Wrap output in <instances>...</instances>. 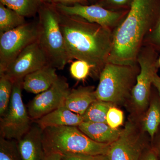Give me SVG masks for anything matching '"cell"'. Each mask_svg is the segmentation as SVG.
I'll use <instances>...</instances> for the list:
<instances>
[{"mask_svg":"<svg viewBox=\"0 0 160 160\" xmlns=\"http://www.w3.org/2000/svg\"><path fill=\"white\" fill-rule=\"evenodd\" d=\"M136 65H118L107 62L103 67L96 95L98 100L114 105H124L131 98L136 81Z\"/></svg>","mask_w":160,"mask_h":160,"instance_id":"5b68a950","label":"cell"},{"mask_svg":"<svg viewBox=\"0 0 160 160\" xmlns=\"http://www.w3.org/2000/svg\"><path fill=\"white\" fill-rule=\"evenodd\" d=\"M150 142L151 147L156 153L158 160H160V126Z\"/></svg>","mask_w":160,"mask_h":160,"instance_id":"f546056e","label":"cell"},{"mask_svg":"<svg viewBox=\"0 0 160 160\" xmlns=\"http://www.w3.org/2000/svg\"><path fill=\"white\" fill-rule=\"evenodd\" d=\"M106 122L112 128L118 129L124 122L123 112L114 106H112L107 112Z\"/></svg>","mask_w":160,"mask_h":160,"instance_id":"484cf974","label":"cell"},{"mask_svg":"<svg viewBox=\"0 0 160 160\" xmlns=\"http://www.w3.org/2000/svg\"><path fill=\"white\" fill-rule=\"evenodd\" d=\"M146 110L141 126L151 140L160 126V97L158 92L153 94L151 93L149 106Z\"/></svg>","mask_w":160,"mask_h":160,"instance_id":"ac0fdd59","label":"cell"},{"mask_svg":"<svg viewBox=\"0 0 160 160\" xmlns=\"http://www.w3.org/2000/svg\"><path fill=\"white\" fill-rule=\"evenodd\" d=\"M157 64L158 67L159 68L160 67V56L159 58H158Z\"/></svg>","mask_w":160,"mask_h":160,"instance_id":"d590c367","label":"cell"},{"mask_svg":"<svg viewBox=\"0 0 160 160\" xmlns=\"http://www.w3.org/2000/svg\"><path fill=\"white\" fill-rule=\"evenodd\" d=\"M48 65H50L46 53L37 40L23 49L2 74L13 82L24 79L27 75Z\"/></svg>","mask_w":160,"mask_h":160,"instance_id":"8fae6325","label":"cell"},{"mask_svg":"<svg viewBox=\"0 0 160 160\" xmlns=\"http://www.w3.org/2000/svg\"><path fill=\"white\" fill-rule=\"evenodd\" d=\"M157 50L149 45L141 48L137 62L140 70L132 91L131 99L135 111L138 113L148 109L151 95L153 78L157 73Z\"/></svg>","mask_w":160,"mask_h":160,"instance_id":"8992f818","label":"cell"},{"mask_svg":"<svg viewBox=\"0 0 160 160\" xmlns=\"http://www.w3.org/2000/svg\"><path fill=\"white\" fill-rule=\"evenodd\" d=\"M71 90L66 79L59 77L49 89L38 94L28 104V113L31 119L37 120L65 105Z\"/></svg>","mask_w":160,"mask_h":160,"instance_id":"30bf717a","label":"cell"},{"mask_svg":"<svg viewBox=\"0 0 160 160\" xmlns=\"http://www.w3.org/2000/svg\"><path fill=\"white\" fill-rule=\"evenodd\" d=\"M83 133L97 142L111 144L117 139L122 129H113L105 123L83 122L78 126Z\"/></svg>","mask_w":160,"mask_h":160,"instance_id":"e0dca14e","label":"cell"},{"mask_svg":"<svg viewBox=\"0 0 160 160\" xmlns=\"http://www.w3.org/2000/svg\"><path fill=\"white\" fill-rule=\"evenodd\" d=\"M138 160H159L151 144L145 149Z\"/></svg>","mask_w":160,"mask_h":160,"instance_id":"f1b7e54d","label":"cell"},{"mask_svg":"<svg viewBox=\"0 0 160 160\" xmlns=\"http://www.w3.org/2000/svg\"><path fill=\"white\" fill-rule=\"evenodd\" d=\"M152 85L156 89L160 97V76L158 74V73L155 74L152 82Z\"/></svg>","mask_w":160,"mask_h":160,"instance_id":"1f68e13d","label":"cell"},{"mask_svg":"<svg viewBox=\"0 0 160 160\" xmlns=\"http://www.w3.org/2000/svg\"><path fill=\"white\" fill-rule=\"evenodd\" d=\"M93 156L83 153H67L62 155L61 160H91Z\"/></svg>","mask_w":160,"mask_h":160,"instance_id":"83f0119b","label":"cell"},{"mask_svg":"<svg viewBox=\"0 0 160 160\" xmlns=\"http://www.w3.org/2000/svg\"><path fill=\"white\" fill-rule=\"evenodd\" d=\"M83 122L82 116L72 112L65 105L33 121L42 130L47 127L78 126Z\"/></svg>","mask_w":160,"mask_h":160,"instance_id":"9a60e30c","label":"cell"},{"mask_svg":"<svg viewBox=\"0 0 160 160\" xmlns=\"http://www.w3.org/2000/svg\"><path fill=\"white\" fill-rule=\"evenodd\" d=\"M91 160H110L106 154H100L94 156Z\"/></svg>","mask_w":160,"mask_h":160,"instance_id":"836d02e7","label":"cell"},{"mask_svg":"<svg viewBox=\"0 0 160 160\" xmlns=\"http://www.w3.org/2000/svg\"><path fill=\"white\" fill-rule=\"evenodd\" d=\"M0 160H22L18 141L0 137Z\"/></svg>","mask_w":160,"mask_h":160,"instance_id":"603a6c76","label":"cell"},{"mask_svg":"<svg viewBox=\"0 0 160 160\" xmlns=\"http://www.w3.org/2000/svg\"><path fill=\"white\" fill-rule=\"evenodd\" d=\"M146 39L148 45L160 51V9L157 20Z\"/></svg>","mask_w":160,"mask_h":160,"instance_id":"4316f807","label":"cell"},{"mask_svg":"<svg viewBox=\"0 0 160 160\" xmlns=\"http://www.w3.org/2000/svg\"><path fill=\"white\" fill-rule=\"evenodd\" d=\"M97 100L94 87H79L71 90L65 106L72 112L82 116L90 105Z\"/></svg>","mask_w":160,"mask_h":160,"instance_id":"2e32d148","label":"cell"},{"mask_svg":"<svg viewBox=\"0 0 160 160\" xmlns=\"http://www.w3.org/2000/svg\"><path fill=\"white\" fill-rule=\"evenodd\" d=\"M44 4H52V0H41Z\"/></svg>","mask_w":160,"mask_h":160,"instance_id":"e575fe53","label":"cell"},{"mask_svg":"<svg viewBox=\"0 0 160 160\" xmlns=\"http://www.w3.org/2000/svg\"><path fill=\"white\" fill-rule=\"evenodd\" d=\"M13 81L5 75H0V116L6 114L9 108L12 94Z\"/></svg>","mask_w":160,"mask_h":160,"instance_id":"7402d4cb","label":"cell"},{"mask_svg":"<svg viewBox=\"0 0 160 160\" xmlns=\"http://www.w3.org/2000/svg\"><path fill=\"white\" fill-rule=\"evenodd\" d=\"M88 2H97L98 1V0H88Z\"/></svg>","mask_w":160,"mask_h":160,"instance_id":"8d00e7d4","label":"cell"},{"mask_svg":"<svg viewBox=\"0 0 160 160\" xmlns=\"http://www.w3.org/2000/svg\"><path fill=\"white\" fill-rule=\"evenodd\" d=\"M45 154L79 153L96 156L106 154L110 144L97 142L83 133L77 126L47 127L42 131Z\"/></svg>","mask_w":160,"mask_h":160,"instance_id":"3957f363","label":"cell"},{"mask_svg":"<svg viewBox=\"0 0 160 160\" xmlns=\"http://www.w3.org/2000/svg\"><path fill=\"white\" fill-rule=\"evenodd\" d=\"M42 131L35 123L18 141V147L22 160H44L46 154L43 148Z\"/></svg>","mask_w":160,"mask_h":160,"instance_id":"4fadbf2b","label":"cell"},{"mask_svg":"<svg viewBox=\"0 0 160 160\" xmlns=\"http://www.w3.org/2000/svg\"><path fill=\"white\" fill-rule=\"evenodd\" d=\"M23 79L13 81L11 101L6 114L0 118V137L18 141L32 126L33 121L22 99Z\"/></svg>","mask_w":160,"mask_h":160,"instance_id":"52a82bcc","label":"cell"},{"mask_svg":"<svg viewBox=\"0 0 160 160\" xmlns=\"http://www.w3.org/2000/svg\"><path fill=\"white\" fill-rule=\"evenodd\" d=\"M38 22H26L0 33V74L23 49L38 39Z\"/></svg>","mask_w":160,"mask_h":160,"instance_id":"9c48e42d","label":"cell"},{"mask_svg":"<svg viewBox=\"0 0 160 160\" xmlns=\"http://www.w3.org/2000/svg\"><path fill=\"white\" fill-rule=\"evenodd\" d=\"M25 18L17 12L0 3V33L26 24Z\"/></svg>","mask_w":160,"mask_h":160,"instance_id":"ffe728a7","label":"cell"},{"mask_svg":"<svg viewBox=\"0 0 160 160\" xmlns=\"http://www.w3.org/2000/svg\"><path fill=\"white\" fill-rule=\"evenodd\" d=\"M59 12L66 51L71 61L82 60L89 63L92 69H102L111 52V29L79 17Z\"/></svg>","mask_w":160,"mask_h":160,"instance_id":"7a4b0ae2","label":"cell"},{"mask_svg":"<svg viewBox=\"0 0 160 160\" xmlns=\"http://www.w3.org/2000/svg\"><path fill=\"white\" fill-rule=\"evenodd\" d=\"M141 126L134 119L126 122L117 139L111 143L107 155L110 160H138L150 145Z\"/></svg>","mask_w":160,"mask_h":160,"instance_id":"ba28073f","label":"cell"},{"mask_svg":"<svg viewBox=\"0 0 160 160\" xmlns=\"http://www.w3.org/2000/svg\"><path fill=\"white\" fill-rule=\"evenodd\" d=\"M4 6L24 17H30L38 13L43 3L41 0H0Z\"/></svg>","mask_w":160,"mask_h":160,"instance_id":"d6986e66","label":"cell"},{"mask_svg":"<svg viewBox=\"0 0 160 160\" xmlns=\"http://www.w3.org/2000/svg\"><path fill=\"white\" fill-rule=\"evenodd\" d=\"M56 69L48 65L27 75L23 79V89L34 94H39L46 91L59 77Z\"/></svg>","mask_w":160,"mask_h":160,"instance_id":"5bb4252c","label":"cell"},{"mask_svg":"<svg viewBox=\"0 0 160 160\" xmlns=\"http://www.w3.org/2000/svg\"><path fill=\"white\" fill-rule=\"evenodd\" d=\"M114 105L108 102L97 100L92 103L82 116L83 122L107 123L108 110Z\"/></svg>","mask_w":160,"mask_h":160,"instance_id":"44dd1931","label":"cell"},{"mask_svg":"<svg viewBox=\"0 0 160 160\" xmlns=\"http://www.w3.org/2000/svg\"><path fill=\"white\" fill-rule=\"evenodd\" d=\"M62 155L59 153H52L46 154L43 160H61Z\"/></svg>","mask_w":160,"mask_h":160,"instance_id":"d6a6232c","label":"cell"},{"mask_svg":"<svg viewBox=\"0 0 160 160\" xmlns=\"http://www.w3.org/2000/svg\"><path fill=\"white\" fill-rule=\"evenodd\" d=\"M38 41L50 66L62 70L71 60L67 54L59 22V12L53 4H44L38 12Z\"/></svg>","mask_w":160,"mask_h":160,"instance_id":"277c9868","label":"cell"},{"mask_svg":"<svg viewBox=\"0 0 160 160\" xmlns=\"http://www.w3.org/2000/svg\"><path fill=\"white\" fill-rule=\"evenodd\" d=\"M160 0H133L128 13L112 32L107 62L134 66L145 38L158 17Z\"/></svg>","mask_w":160,"mask_h":160,"instance_id":"6da1fadb","label":"cell"},{"mask_svg":"<svg viewBox=\"0 0 160 160\" xmlns=\"http://www.w3.org/2000/svg\"><path fill=\"white\" fill-rule=\"evenodd\" d=\"M89 3L88 0H52V4H61L65 6H72L76 4L88 5Z\"/></svg>","mask_w":160,"mask_h":160,"instance_id":"4dcf8cb0","label":"cell"},{"mask_svg":"<svg viewBox=\"0 0 160 160\" xmlns=\"http://www.w3.org/2000/svg\"><path fill=\"white\" fill-rule=\"evenodd\" d=\"M92 69V67L87 62L77 60L70 66V74L75 79L83 80L88 77Z\"/></svg>","mask_w":160,"mask_h":160,"instance_id":"cb8c5ba5","label":"cell"},{"mask_svg":"<svg viewBox=\"0 0 160 160\" xmlns=\"http://www.w3.org/2000/svg\"><path fill=\"white\" fill-rule=\"evenodd\" d=\"M133 0H98L95 4L113 11L129 10Z\"/></svg>","mask_w":160,"mask_h":160,"instance_id":"d4e9b609","label":"cell"},{"mask_svg":"<svg viewBox=\"0 0 160 160\" xmlns=\"http://www.w3.org/2000/svg\"><path fill=\"white\" fill-rule=\"evenodd\" d=\"M54 5L58 11L62 14L79 17L89 22L96 23L109 29L119 23L129 10L113 11L96 4L90 5L76 4L72 6Z\"/></svg>","mask_w":160,"mask_h":160,"instance_id":"7c38bea8","label":"cell"}]
</instances>
